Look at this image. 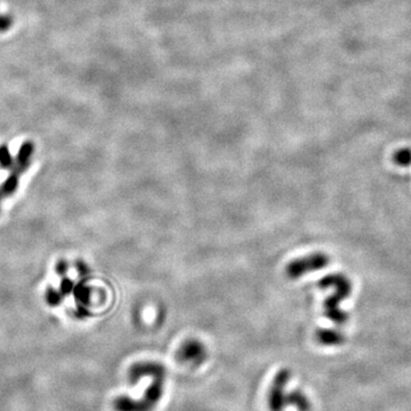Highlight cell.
Returning <instances> with one entry per match:
<instances>
[{
  "label": "cell",
  "mask_w": 411,
  "mask_h": 411,
  "mask_svg": "<svg viewBox=\"0 0 411 411\" xmlns=\"http://www.w3.org/2000/svg\"><path fill=\"white\" fill-rule=\"evenodd\" d=\"M136 366L149 376V383L138 398L120 395L114 399V411H155L163 400L166 390L167 370L156 361H142Z\"/></svg>",
  "instance_id": "cell-1"
},
{
  "label": "cell",
  "mask_w": 411,
  "mask_h": 411,
  "mask_svg": "<svg viewBox=\"0 0 411 411\" xmlns=\"http://www.w3.org/2000/svg\"><path fill=\"white\" fill-rule=\"evenodd\" d=\"M291 372L287 368H282L272 379L267 392V406L270 411H311L312 403L307 395L299 389L289 390Z\"/></svg>",
  "instance_id": "cell-2"
},
{
  "label": "cell",
  "mask_w": 411,
  "mask_h": 411,
  "mask_svg": "<svg viewBox=\"0 0 411 411\" xmlns=\"http://www.w3.org/2000/svg\"><path fill=\"white\" fill-rule=\"evenodd\" d=\"M319 287L322 289L333 288L335 293L325 301V314L330 321L336 325H343L348 319V314L340 309V303L351 295V281L341 273L326 275L319 281Z\"/></svg>",
  "instance_id": "cell-3"
},
{
  "label": "cell",
  "mask_w": 411,
  "mask_h": 411,
  "mask_svg": "<svg viewBox=\"0 0 411 411\" xmlns=\"http://www.w3.org/2000/svg\"><path fill=\"white\" fill-rule=\"evenodd\" d=\"M329 263V257L324 252H313L288 263L286 272L290 279H298L309 272L322 270Z\"/></svg>",
  "instance_id": "cell-4"
},
{
  "label": "cell",
  "mask_w": 411,
  "mask_h": 411,
  "mask_svg": "<svg viewBox=\"0 0 411 411\" xmlns=\"http://www.w3.org/2000/svg\"><path fill=\"white\" fill-rule=\"evenodd\" d=\"M208 353L202 341L198 339H187L180 345L176 358L180 363L186 364L191 368L202 366L207 360Z\"/></svg>",
  "instance_id": "cell-5"
},
{
  "label": "cell",
  "mask_w": 411,
  "mask_h": 411,
  "mask_svg": "<svg viewBox=\"0 0 411 411\" xmlns=\"http://www.w3.org/2000/svg\"><path fill=\"white\" fill-rule=\"evenodd\" d=\"M33 151L34 145L31 141H25L24 143H22L20 150L17 152L16 159H15L14 167L11 168V171L21 176L30 167Z\"/></svg>",
  "instance_id": "cell-6"
},
{
  "label": "cell",
  "mask_w": 411,
  "mask_h": 411,
  "mask_svg": "<svg viewBox=\"0 0 411 411\" xmlns=\"http://www.w3.org/2000/svg\"><path fill=\"white\" fill-rule=\"evenodd\" d=\"M317 340L325 346H337L344 343L345 337L339 330L331 328H321L316 332Z\"/></svg>",
  "instance_id": "cell-7"
},
{
  "label": "cell",
  "mask_w": 411,
  "mask_h": 411,
  "mask_svg": "<svg viewBox=\"0 0 411 411\" xmlns=\"http://www.w3.org/2000/svg\"><path fill=\"white\" fill-rule=\"evenodd\" d=\"M72 294H74L76 301L77 303H78V305L86 306L90 301L91 289H90V287H88L86 283H84V281H82L75 285L74 293Z\"/></svg>",
  "instance_id": "cell-8"
},
{
  "label": "cell",
  "mask_w": 411,
  "mask_h": 411,
  "mask_svg": "<svg viewBox=\"0 0 411 411\" xmlns=\"http://www.w3.org/2000/svg\"><path fill=\"white\" fill-rule=\"evenodd\" d=\"M18 184H20V175L11 171V174L2 183L1 187H0V192H1L2 195H6V197L13 195L17 190Z\"/></svg>",
  "instance_id": "cell-9"
},
{
  "label": "cell",
  "mask_w": 411,
  "mask_h": 411,
  "mask_svg": "<svg viewBox=\"0 0 411 411\" xmlns=\"http://www.w3.org/2000/svg\"><path fill=\"white\" fill-rule=\"evenodd\" d=\"M393 161L395 164L400 167H410L411 166V149L402 148L394 152Z\"/></svg>",
  "instance_id": "cell-10"
},
{
  "label": "cell",
  "mask_w": 411,
  "mask_h": 411,
  "mask_svg": "<svg viewBox=\"0 0 411 411\" xmlns=\"http://www.w3.org/2000/svg\"><path fill=\"white\" fill-rule=\"evenodd\" d=\"M14 167V159L6 144L0 145V168L3 170H9Z\"/></svg>",
  "instance_id": "cell-11"
},
{
  "label": "cell",
  "mask_w": 411,
  "mask_h": 411,
  "mask_svg": "<svg viewBox=\"0 0 411 411\" xmlns=\"http://www.w3.org/2000/svg\"><path fill=\"white\" fill-rule=\"evenodd\" d=\"M62 298L63 295L61 294V291L54 289L53 287H48L45 291V301L49 306H59L62 303Z\"/></svg>",
  "instance_id": "cell-12"
},
{
  "label": "cell",
  "mask_w": 411,
  "mask_h": 411,
  "mask_svg": "<svg viewBox=\"0 0 411 411\" xmlns=\"http://www.w3.org/2000/svg\"><path fill=\"white\" fill-rule=\"evenodd\" d=\"M74 288H75V283L71 279H69V278L62 279V281H61V285H60V291L63 296L71 295L72 293H74Z\"/></svg>",
  "instance_id": "cell-13"
},
{
  "label": "cell",
  "mask_w": 411,
  "mask_h": 411,
  "mask_svg": "<svg viewBox=\"0 0 411 411\" xmlns=\"http://www.w3.org/2000/svg\"><path fill=\"white\" fill-rule=\"evenodd\" d=\"M13 25V17L10 15L0 14V32H6Z\"/></svg>",
  "instance_id": "cell-14"
},
{
  "label": "cell",
  "mask_w": 411,
  "mask_h": 411,
  "mask_svg": "<svg viewBox=\"0 0 411 411\" xmlns=\"http://www.w3.org/2000/svg\"><path fill=\"white\" fill-rule=\"evenodd\" d=\"M55 271H56V273L61 276L65 275L69 271V263L64 259L59 260V262H57L55 265Z\"/></svg>",
  "instance_id": "cell-15"
},
{
  "label": "cell",
  "mask_w": 411,
  "mask_h": 411,
  "mask_svg": "<svg viewBox=\"0 0 411 411\" xmlns=\"http://www.w3.org/2000/svg\"><path fill=\"white\" fill-rule=\"evenodd\" d=\"M74 314H75L76 318L83 319V318H86L89 313H88V311H87L86 307L82 306V305H78V307H77V310H75Z\"/></svg>",
  "instance_id": "cell-16"
},
{
  "label": "cell",
  "mask_w": 411,
  "mask_h": 411,
  "mask_svg": "<svg viewBox=\"0 0 411 411\" xmlns=\"http://www.w3.org/2000/svg\"><path fill=\"white\" fill-rule=\"evenodd\" d=\"M77 270H78L79 272V275L82 276V278H86L88 273H89V270H88L87 265L82 262L77 263Z\"/></svg>",
  "instance_id": "cell-17"
},
{
  "label": "cell",
  "mask_w": 411,
  "mask_h": 411,
  "mask_svg": "<svg viewBox=\"0 0 411 411\" xmlns=\"http://www.w3.org/2000/svg\"><path fill=\"white\" fill-rule=\"evenodd\" d=\"M1 195H2V194H1V192H0V199H1Z\"/></svg>",
  "instance_id": "cell-18"
}]
</instances>
